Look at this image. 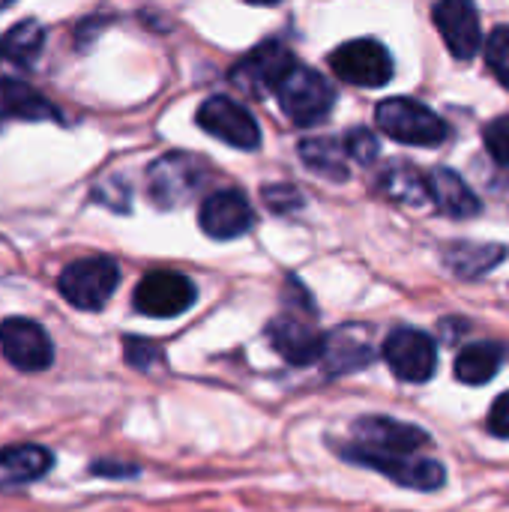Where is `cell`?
Returning a JSON list of instances; mask_svg holds the SVG:
<instances>
[{
  "label": "cell",
  "instance_id": "cell-16",
  "mask_svg": "<svg viewBox=\"0 0 509 512\" xmlns=\"http://www.w3.org/2000/svg\"><path fill=\"white\" fill-rule=\"evenodd\" d=\"M429 177V201H435L438 213L450 219H471L483 210L480 198L471 192V186L450 168H435Z\"/></svg>",
  "mask_w": 509,
  "mask_h": 512
},
{
  "label": "cell",
  "instance_id": "cell-12",
  "mask_svg": "<svg viewBox=\"0 0 509 512\" xmlns=\"http://www.w3.org/2000/svg\"><path fill=\"white\" fill-rule=\"evenodd\" d=\"M312 318V315H309ZM309 318H300L294 309L285 312V315H276L270 324H267V339L270 345L276 348V354L282 360H288L291 366H309L315 360L324 357V345H327V336L318 333V327L309 321Z\"/></svg>",
  "mask_w": 509,
  "mask_h": 512
},
{
  "label": "cell",
  "instance_id": "cell-26",
  "mask_svg": "<svg viewBox=\"0 0 509 512\" xmlns=\"http://www.w3.org/2000/svg\"><path fill=\"white\" fill-rule=\"evenodd\" d=\"M483 141H486V150L489 156L509 168V114L504 117H495L486 129H483Z\"/></svg>",
  "mask_w": 509,
  "mask_h": 512
},
{
  "label": "cell",
  "instance_id": "cell-22",
  "mask_svg": "<svg viewBox=\"0 0 509 512\" xmlns=\"http://www.w3.org/2000/svg\"><path fill=\"white\" fill-rule=\"evenodd\" d=\"M381 186L384 192L393 198V201H402V204H426L429 201V177L417 171V165H408L402 159L390 162V168L384 171L381 177Z\"/></svg>",
  "mask_w": 509,
  "mask_h": 512
},
{
  "label": "cell",
  "instance_id": "cell-17",
  "mask_svg": "<svg viewBox=\"0 0 509 512\" xmlns=\"http://www.w3.org/2000/svg\"><path fill=\"white\" fill-rule=\"evenodd\" d=\"M3 120H54L60 123V111L30 84L15 81V78H0V123Z\"/></svg>",
  "mask_w": 509,
  "mask_h": 512
},
{
  "label": "cell",
  "instance_id": "cell-20",
  "mask_svg": "<svg viewBox=\"0 0 509 512\" xmlns=\"http://www.w3.org/2000/svg\"><path fill=\"white\" fill-rule=\"evenodd\" d=\"M504 255L507 249L498 243H453L444 252V261L459 279H480L489 270H495L504 261Z\"/></svg>",
  "mask_w": 509,
  "mask_h": 512
},
{
  "label": "cell",
  "instance_id": "cell-2",
  "mask_svg": "<svg viewBox=\"0 0 509 512\" xmlns=\"http://www.w3.org/2000/svg\"><path fill=\"white\" fill-rule=\"evenodd\" d=\"M342 459L354 462V465H363V468H372L378 474H384L387 480H393L396 486L402 489H414V492H435L447 483V474H444V465L438 459H426V456H417V453H408V456H390V453H372V450H363L357 444H348L339 450Z\"/></svg>",
  "mask_w": 509,
  "mask_h": 512
},
{
  "label": "cell",
  "instance_id": "cell-23",
  "mask_svg": "<svg viewBox=\"0 0 509 512\" xmlns=\"http://www.w3.org/2000/svg\"><path fill=\"white\" fill-rule=\"evenodd\" d=\"M300 156L309 165V171H315L327 180H348L345 144H339L333 138H306L300 144Z\"/></svg>",
  "mask_w": 509,
  "mask_h": 512
},
{
  "label": "cell",
  "instance_id": "cell-31",
  "mask_svg": "<svg viewBox=\"0 0 509 512\" xmlns=\"http://www.w3.org/2000/svg\"><path fill=\"white\" fill-rule=\"evenodd\" d=\"M93 474H99V477H135L138 468L135 465H120V462H96Z\"/></svg>",
  "mask_w": 509,
  "mask_h": 512
},
{
  "label": "cell",
  "instance_id": "cell-30",
  "mask_svg": "<svg viewBox=\"0 0 509 512\" xmlns=\"http://www.w3.org/2000/svg\"><path fill=\"white\" fill-rule=\"evenodd\" d=\"M264 201H267L276 213H288L291 207H300V192H297L294 186L279 183V186H267V189H264Z\"/></svg>",
  "mask_w": 509,
  "mask_h": 512
},
{
  "label": "cell",
  "instance_id": "cell-6",
  "mask_svg": "<svg viewBox=\"0 0 509 512\" xmlns=\"http://www.w3.org/2000/svg\"><path fill=\"white\" fill-rule=\"evenodd\" d=\"M204 180V162L192 153H165L147 171V192L159 207L186 204Z\"/></svg>",
  "mask_w": 509,
  "mask_h": 512
},
{
  "label": "cell",
  "instance_id": "cell-7",
  "mask_svg": "<svg viewBox=\"0 0 509 512\" xmlns=\"http://www.w3.org/2000/svg\"><path fill=\"white\" fill-rule=\"evenodd\" d=\"M333 72L354 87H384L393 78V57L375 39H354L330 54Z\"/></svg>",
  "mask_w": 509,
  "mask_h": 512
},
{
  "label": "cell",
  "instance_id": "cell-32",
  "mask_svg": "<svg viewBox=\"0 0 509 512\" xmlns=\"http://www.w3.org/2000/svg\"><path fill=\"white\" fill-rule=\"evenodd\" d=\"M246 3H252V6H276L282 0H246Z\"/></svg>",
  "mask_w": 509,
  "mask_h": 512
},
{
  "label": "cell",
  "instance_id": "cell-9",
  "mask_svg": "<svg viewBox=\"0 0 509 512\" xmlns=\"http://www.w3.org/2000/svg\"><path fill=\"white\" fill-rule=\"evenodd\" d=\"M384 360L396 372V378L408 384H426L438 369V348L429 333L399 327L384 342Z\"/></svg>",
  "mask_w": 509,
  "mask_h": 512
},
{
  "label": "cell",
  "instance_id": "cell-18",
  "mask_svg": "<svg viewBox=\"0 0 509 512\" xmlns=\"http://www.w3.org/2000/svg\"><path fill=\"white\" fill-rule=\"evenodd\" d=\"M54 465L51 450L36 447V444H21V447H6L0 450V492L6 489H21Z\"/></svg>",
  "mask_w": 509,
  "mask_h": 512
},
{
  "label": "cell",
  "instance_id": "cell-10",
  "mask_svg": "<svg viewBox=\"0 0 509 512\" xmlns=\"http://www.w3.org/2000/svg\"><path fill=\"white\" fill-rule=\"evenodd\" d=\"M195 120L207 135L225 141L228 147L255 150L261 144V129H258L255 117L240 102H234L228 96H210L207 102H201Z\"/></svg>",
  "mask_w": 509,
  "mask_h": 512
},
{
  "label": "cell",
  "instance_id": "cell-3",
  "mask_svg": "<svg viewBox=\"0 0 509 512\" xmlns=\"http://www.w3.org/2000/svg\"><path fill=\"white\" fill-rule=\"evenodd\" d=\"M117 282H120L117 261L108 255H90V258L72 261L60 273L57 288L75 309L99 312L111 300V294L117 291Z\"/></svg>",
  "mask_w": 509,
  "mask_h": 512
},
{
  "label": "cell",
  "instance_id": "cell-11",
  "mask_svg": "<svg viewBox=\"0 0 509 512\" xmlns=\"http://www.w3.org/2000/svg\"><path fill=\"white\" fill-rule=\"evenodd\" d=\"M0 351L21 372H45L54 360L48 333L30 318H6L0 324Z\"/></svg>",
  "mask_w": 509,
  "mask_h": 512
},
{
  "label": "cell",
  "instance_id": "cell-4",
  "mask_svg": "<svg viewBox=\"0 0 509 512\" xmlns=\"http://www.w3.org/2000/svg\"><path fill=\"white\" fill-rule=\"evenodd\" d=\"M276 96H279L282 111L297 126L321 123L336 105V93H333L330 81L309 66H294L288 72V78L282 81V87L276 90Z\"/></svg>",
  "mask_w": 509,
  "mask_h": 512
},
{
  "label": "cell",
  "instance_id": "cell-27",
  "mask_svg": "<svg viewBox=\"0 0 509 512\" xmlns=\"http://www.w3.org/2000/svg\"><path fill=\"white\" fill-rule=\"evenodd\" d=\"M342 144H345V153L351 159L363 162V165H369L378 156V141H375V135L369 129H351Z\"/></svg>",
  "mask_w": 509,
  "mask_h": 512
},
{
  "label": "cell",
  "instance_id": "cell-33",
  "mask_svg": "<svg viewBox=\"0 0 509 512\" xmlns=\"http://www.w3.org/2000/svg\"><path fill=\"white\" fill-rule=\"evenodd\" d=\"M0 57H3V39H0Z\"/></svg>",
  "mask_w": 509,
  "mask_h": 512
},
{
  "label": "cell",
  "instance_id": "cell-8",
  "mask_svg": "<svg viewBox=\"0 0 509 512\" xmlns=\"http://www.w3.org/2000/svg\"><path fill=\"white\" fill-rule=\"evenodd\" d=\"M195 297H198V291H195L192 279H186L183 273L153 270L138 282L132 303L147 318H177L186 309H192Z\"/></svg>",
  "mask_w": 509,
  "mask_h": 512
},
{
  "label": "cell",
  "instance_id": "cell-1",
  "mask_svg": "<svg viewBox=\"0 0 509 512\" xmlns=\"http://www.w3.org/2000/svg\"><path fill=\"white\" fill-rule=\"evenodd\" d=\"M375 120H378L381 132H387L390 138H396L402 144H414V147H438L450 135L447 123L432 108H426L423 102L405 99V96L378 102Z\"/></svg>",
  "mask_w": 509,
  "mask_h": 512
},
{
  "label": "cell",
  "instance_id": "cell-29",
  "mask_svg": "<svg viewBox=\"0 0 509 512\" xmlns=\"http://www.w3.org/2000/svg\"><path fill=\"white\" fill-rule=\"evenodd\" d=\"M486 426H489V432H492L495 438L509 441V393H501V396L492 402Z\"/></svg>",
  "mask_w": 509,
  "mask_h": 512
},
{
  "label": "cell",
  "instance_id": "cell-14",
  "mask_svg": "<svg viewBox=\"0 0 509 512\" xmlns=\"http://www.w3.org/2000/svg\"><path fill=\"white\" fill-rule=\"evenodd\" d=\"M354 444L372 453L408 456L429 444V435L417 426L399 423L393 417H360L354 423Z\"/></svg>",
  "mask_w": 509,
  "mask_h": 512
},
{
  "label": "cell",
  "instance_id": "cell-19",
  "mask_svg": "<svg viewBox=\"0 0 509 512\" xmlns=\"http://www.w3.org/2000/svg\"><path fill=\"white\" fill-rule=\"evenodd\" d=\"M324 366L330 375H348L372 360V348L366 342V333L360 327H345L333 333L324 345Z\"/></svg>",
  "mask_w": 509,
  "mask_h": 512
},
{
  "label": "cell",
  "instance_id": "cell-25",
  "mask_svg": "<svg viewBox=\"0 0 509 512\" xmlns=\"http://www.w3.org/2000/svg\"><path fill=\"white\" fill-rule=\"evenodd\" d=\"M483 51H486L489 69L495 72V78L509 90V24H501V27H495L489 33Z\"/></svg>",
  "mask_w": 509,
  "mask_h": 512
},
{
  "label": "cell",
  "instance_id": "cell-13",
  "mask_svg": "<svg viewBox=\"0 0 509 512\" xmlns=\"http://www.w3.org/2000/svg\"><path fill=\"white\" fill-rule=\"evenodd\" d=\"M432 15L453 57L471 60L483 48V27L474 0H438Z\"/></svg>",
  "mask_w": 509,
  "mask_h": 512
},
{
  "label": "cell",
  "instance_id": "cell-21",
  "mask_svg": "<svg viewBox=\"0 0 509 512\" xmlns=\"http://www.w3.org/2000/svg\"><path fill=\"white\" fill-rule=\"evenodd\" d=\"M501 363H504V348L498 342H477L459 351L453 372L462 384L480 387V384H489L501 372Z\"/></svg>",
  "mask_w": 509,
  "mask_h": 512
},
{
  "label": "cell",
  "instance_id": "cell-15",
  "mask_svg": "<svg viewBox=\"0 0 509 512\" xmlns=\"http://www.w3.org/2000/svg\"><path fill=\"white\" fill-rule=\"evenodd\" d=\"M198 222H201L207 237L234 240V237H243L252 228L255 213H252V204L246 201V195H240L234 189H222V192H213V195L204 198Z\"/></svg>",
  "mask_w": 509,
  "mask_h": 512
},
{
  "label": "cell",
  "instance_id": "cell-28",
  "mask_svg": "<svg viewBox=\"0 0 509 512\" xmlns=\"http://www.w3.org/2000/svg\"><path fill=\"white\" fill-rule=\"evenodd\" d=\"M123 345H126V360H129V366H135V369H141V372L153 369V363H159V357H162V351H159L153 342H147V339H132V336H129Z\"/></svg>",
  "mask_w": 509,
  "mask_h": 512
},
{
  "label": "cell",
  "instance_id": "cell-24",
  "mask_svg": "<svg viewBox=\"0 0 509 512\" xmlns=\"http://www.w3.org/2000/svg\"><path fill=\"white\" fill-rule=\"evenodd\" d=\"M42 45H45V30H42V24H36V21H21V24H15V27L6 33V39H3V54H6L12 63H18V66H33L36 57L42 54Z\"/></svg>",
  "mask_w": 509,
  "mask_h": 512
},
{
  "label": "cell",
  "instance_id": "cell-5",
  "mask_svg": "<svg viewBox=\"0 0 509 512\" xmlns=\"http://www.w3.org/2000/svg\"><path fill=\"white\" fill-rule=\"evenodd\" d=\"M294 66H297V60H294L291 48H285L279 39H267L231 69V84L255 99H264L270 90L282 87V81L288 78V72Z\"/></svg>",
  "mask_w": 509,
  "mask_h": 512
}]
</instances>
